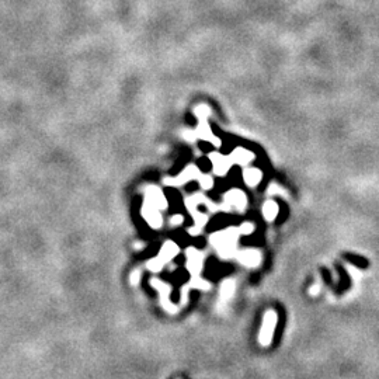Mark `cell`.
<instances>
[{"label":"cell","instance_id":"cell-8","mask_svg":"<svg viewBox=\"0 0 379 379\" xmlns=\"http://www.w3.org/2000/svg\"><path fill=\"white\" fill-rule=\"evenodd\" d=\"M146 201L149 204L156 206L157 209H165L167 208V201L165 195L157 187H148L146 188Z\"/></svg>","mask_w":379,"mask_h":379},{"label":"cell","instance_id":"cell-16","mask_svg":"<svg viewBox=\"0 0 379 379\" xmlns=\"http://www.w3.org/2000/svg\"><path fill=\"white\" fill-rule=\"evenodd\" d=\"M233 294H235V281L226 280L225 283L222 284V287H221V298L224 301H228V299H231L232 296H233Z\"/></svg>","mask_w":379,"mask_h":379},{"label":"cell","instance_id":"cell-3","mask_svg":"<svg viewBox=\"0 0 379 379\" xmlns=\"http://www.w3.org/2000/svg\"><path fill=\"white\" fill-rule=\"evenodd\" d=\"M277 315L276 312H267L265 316H264L263 326H261V332H260V336H258V340L261 343V346H268L271 343V339H273V334H274V329H276L277 324Z\"/></svg>","mask_w":379,"mask_h":379},{"label":"cell","instance_id":"cell-5","mask_svg":"<svg viewBox=\"0 0 379 379\" xmlns=\"http://www.w3.org/2000/svg\"><path fill=\"white\" fill-rule=\"evenodd\" d=\"M186 254L187 270L190 271L191 277L199 276V273L202 270V260H204L202 253L197 250V249H194V247H190V249H187Z\"/></svg>","mask_w":379,"mask_h":379},{"label":"cell","instance_id":"cell-13","mask_svg":"<svg viewBox=\"0 0 379 379\" xmlns=\"http://www.w3.org/2000/svg\"><path fill=\"white\" fill-rule=\"evenodd\" d=\"M253 159H254V154L243 148L235 149V152H233L231 156L232 163H238V165H247V163H250Z\"/></svg>","mask_w":379,"mask_h":379},{"label":"cell","instance_id":"cell-19","mask_svg":"<svg viewBox=\"0 0 379 379\" xmlns=\"http://www.w3.org/2000/svg\"><path fill=\"white\" fill-rule=\"evenodd\" d=\"M253 231H254V226L249 224V222H246V224H243V225L239 228V233L240 235H251Z\"/></svg>","mask_w":379,"mask_h":379},{"label":"cell","instance_id":"cell-14","mask_svg":"<svg viewBox=\"0 0 379 379\" xmlns=\"http://www.w3.org/2000/svg\"><path fill=\"white\" fill-rule=\"evenodd\" d=\"M261 177H263V174L256 167H249L243 172V179L249 187L257 186L258 183L261 181Z\"/></svg>","mask_w":379,"mask_h":379},{"label":"cell","instance_id":"cell-15","mask_svg":"<svg viewBox=\"0 0 379 379\" xmlns=\"http://www.w3.org/2000/svg\"><path fill=\"white\" fill-rule=\"evenodd\" d=\"M278 212H280V208H278V205H277L274 201H268V202L264 204L263 215L267 221H274L277 218Z\"/></svg>","mask_w":379,"mask_h":379},{"label":"cell","instance_id":"cell-6","mask_svg":"<svg viewBox=\"0 0 379 379\" xmlns=\"http://www.w3.org/2000/svg\"><path fill=\"white\" fill-rule=\"evenodd\" d=\"M202 177V173L199 172L198 169L197 167H194V166H190V167H187L186 170L183 172V173L177 177V179H167V180H165V183L166 184H169V186H181V184H184V183H187V181H190V180H199Z\"/></svg>","mask_w":379,"mask_h":379},{"label":"cell","instance_id":"cell-12","mask_svg":"<svg viewBox=\"0 0 379 379\" xmlns=\"http://www.w3.org/2000/svg\"><path fill=\"white\" fill-rule=\"evenodd\" d=\"M238 260L244 265H250V267H256L261 260L260 253L256 250H243L238 254Z\"/></svg>","mask_w":379,"mask_h":379},{"label":"cell","instance_id":"cell-11","mask_svg":"<svg viewBox=\"0 0 379 379\" xmlns=\"http://www.w3.org/2000/svg\"><path fill=\"white\" fill-rule=\"evenodd\" d=\"M193 288L204 289V291H206V289H209V284L206 283V281H204V280H201L199 276L191 277L190 283H187L186 285H184L183 291H181V301H183V302H186L187 294H188V291H190V289H193Z\"/></svg>","mask_w":379,"mask_h":379},{"label":"cell","instance_id":"cell-7","mask_svg":"<svg viewBox=\"0 0 379 379\" xmlns=\"http://www.w3.org/2000/svg\"><path fill=\"white\" fill-rule=\"evenodd\" d=\"M225 202L226 206H229V208H236L238 211H244L247 199L240 190H232L225 195Z\"/></svg>","mask_w":379,"mask_h":379},{"label":"cell","instance_id":"cell-2","mask_svg":"<svg viewBox=\"0 0 379 379\" xmlns=\"http://www.w3.org/2000/svg\"><path fill=\"white\" fill-rule=\"evenodd\" d=\"M150 285L153 287L154 289H157L159 291V295H160V302L161 306L165 310H167L169 313H176L179 309L177 306L172 303L170 301V292H172V287L169 285V284L161 283L160 280H157V278H152L150 280Z\"/></svg>","mask_w":379,"mask_h":379},{"label":"cell","instance_id":"cell-21","mask_svg":"<svg viewBox=\"0 0 379 379\" xmlns=\"http://www.w3.org/2000/svg\"><path fill=\"white\" fill-rule=\"evenodd\" d=\"M183 221H184V219H183V216H181V215H176V216H173V218H172L170 224H172L173 226H177V225H181V224H183Z\"/></svg>","mask_w":379,"mask_h":379},{"label":"cell","instance_id":"cell-4","mask_svg":"<svg viewBox=\"0 0 379 379\" xmlns=\"http://www.w3.org/2000/svg\"><path fill=\"white\" fill-rule=\"evenodd\" d=\"M142 216L145 218V221L148 222L150 228L153 229H159L163 225V219H161L160 209H157L156 206L152 204H149L148 201L143 202L142 205Z\"/></svg>","mask_w":379,"mask_h":379},{"label":"cell","instance_id":"cell-17","mask_svg":"<svg viewBox=\"0 0 379 379\" xmlns=\"http://www.w3.org/2000/svg\"><path fill=\"white\" fill-rule=\"evenodd\" d=\"M146 265H148V268L150 271H152V273H159V271H160L161 268L165 267V264H163V261H161V260L159 257L149 260L148 264H146Z\"/></svg>","mask_w":379,"mask_h":379},{"label":"cell","instance_id":"cell-9","mask_svg":"<svg viewBox=\"0 0 379 379\" xmlns=\"http://www.w3.org/2000/svg\"><path fill=\"white\" fill-rule=\"evenodd\" d=\"M209 157L213 161V173L218 174V176H225L229 172L232 166L231 157H225V156H221L218 153L211 154Z\"/></svg>","mask_w":379,"mask_h":379},{"label":"cell","instance_id":"cell-1","mask_svg":"<svg viewBox=\"0 0 379 379\" xmlns=\"http://www.w3.org/2000/svg\"><path fill=\"white\" fill-rule=\"evenodd\" d=\"M239 229L235 228H228L225 231L216 232L211 236V244L216 249L219 253V256L222 257H231L232 254L235 253L236 249V243H238V236Z\"/></svg>","mask_w":379,"mask_h":379},{"label":"cell","instance_id":"cell-20","mask_svg":"<svg viewBox=\"0 0 379 379\" xmlns=\"http://www.w3.org/2000/svg\"><path fill=\"white\" fill-rule=\"evenodd\" d=\"M139 278H141V273H139L138 270H135L132 274H131V280H129V281H131V284L135 287V285L139 284Z\"/></svg>","mask_w":379,"mask_h":379},{"label":"cell","instance_id":"cell-10","mask_svg":"<svg viewBox=\"0 0 379 379\" xmlns=\"http://www.w3.org/2000/svg\"><path fill=\"white\" fill-rule=\"evenodd\" d=\"M179 251H180V249H179V246H177V244L174 243V242H172V240H167L166 243L161 246V249H160V251H159V256H157V257L160 258L161 261H163V264H167L169 261H172V260H173V258L179 254Z\"/></svg>","mask_w":379,"mask_h":379},{"label":"cell","instance_id":"cell-18","mask_svg":"<svg viewBox=\"0 0 379 379\" xmlns=\"http://www.w3.org/2000/svg\"><path fill=\"white\" fill-rule=\"evenodd\" d=\"M199 183H201L202 188H205V190H209L213 186V180L211 179V176H204L202 174V177L199 179Z\"/></svg>","mask_w":379,"mask_h":379}]
</instances>
